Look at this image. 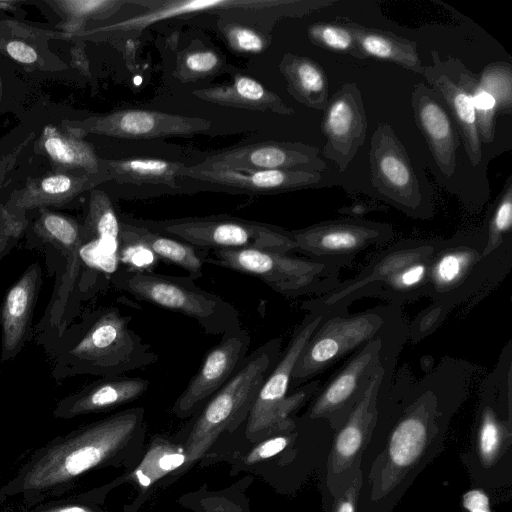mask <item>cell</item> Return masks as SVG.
<instances>
[{"instance_id": "obj_1", "label": "cell", "mask_w": 512, "mask_h": 512, "mask_svg": "<svg viewBox=\"0 0 512 512\" xmlns=\"http://www.w3.org/2000/svg\"><path fill=\"white\" fill-rule=\"evenodd\" d=\"M436 370L416 384H381L377 415L362 453L358 512H393L440 454L464 384Z\"/></svg>"}, {"instance_id": "obj_2", "label": "cell", "mask_w": 512, "mask_h": 512, "mask_svg": "<svg viewBox=\"0 0 512 512\" xmlns=\"http://www.w3.org/2000/svg\"><path fill=\"white\" fill-rule=\"evenodd\" d=\"M145 411L133 407L83 426L57 439L26 467L20 488L42 492L74 481L84 473L125 460L142 450Z\"/></svg>"}, {"instance_id": "obj_3", "label": "cell", "mask_w": 512, "mask_h": 512, "mask_svg": "<svg viewBox=\"0 0 512 512\" xmlns=\"http://www.w3.org/2000/svg\"><path fill=\"white\" fill-rule=\"evenodd\" d=\"M130 321L114 306L83 316L53 355L54 377H112L154 364L158 355L129 327Z\"/></svg>"}, {"instance_id": "obj_4", "label": "cell", "mask_w": 512, "mask_h": 512, "mask_svg": "<svg viewBox=\"0 0 512 512\" xmlns=\"http://www.w3.org/2000/svg\"><path fill=\"white\" fill-rule=\"evenodd\" d=\"M511 380L507 356L483 385L470 443L461 455L474 485L483 490L512 484Z\"/></svg>"}, {"instance_id": "obj_5", "label": "cell", "mask_w": 512, "mask_h": 512, "mask_svg": "<svg viewBox=\"0 0 512 512\" xmlns=\"http://www.w3.org/2000/svg\"><path fill=\"white\" fill-rule=\"evenodd\" d=\"M437 242L411 240L394 244L376 256L355 278L330 293L305 301L304 310L347 309L362 297H380L393 303L425 296L430 262Z\"/></svg>"}, {"instance_id": "obj_6", "label": "cell", "mask_w": 512, "mask_h": 512, "mask_svg": "<svg viewBox=\"0 0 512 512\" xmlns=\"http://www.w3.org/2000/svg\"><path fill=\"white\" fill-rule=\"evenodd\" d=\"M281 338H273L248 354L235 375L194 414L184 441L185 465L175 475L192 467L225 431L246 421L266 377L281 355Z\"/></svg>"}, {"instance_id": "obj_7", "label": "cell", "mask_w": 512, "mask_h": 512, "mask_svg": "<svg viewBox=\"0 0 512 512\" xmlns=\"http://www.w3.org/2000/svg\"><path fill=\"white\" fill-rule=\"evenodd\" d=\"M402 327L398 307H375L348 314L347 309L327 315L303 348L292 372L290 390L312 381L344 356L354 354L372 339Z\"/></svg>"}, {"instance_id": "obj_8", "label": "cell", "mask_w": 512, "mask_h": 512, "mask_svg": "<svg viewBox=\"0 0 512 512\" xmlns=\"http://www.w3.org/2000/svg\"><path fill=\"white\" fill-rule=\"evenodd\" d=\"M306 311L286 349L281 352L274 368L264 380L250 409L246 419L245 436L251 442H258L291 427L296 420L295 413L311 400L320 388V382L312 380L289 394L295 364L306 343L327 315V311Z\"/></svg>"}, {"instance_id": "obj_9", "label": "cell", "mask_w": 512, "mask_h": 512, "mask_svg": "<svg viewBox=\"0 0 512 512\" xmlns=\"http://www.w3.org/2000/svg\"><path fill=\"white\" fill-rule=\"evenodd\" d=\"M191 276L121 268L114 286L135 298L195 320L205 333L223 335L240 328L237 309L220 296L195 284Z\"/></svg>"}, {"instance_id": "obj_10", "label": "cell", "mask_w": 512, "mask_h": 512, "mask_svg": "<svg viewBox=\"0 0 512 512\" xmlns=\"http://www.w3.org/2000/svg\"><path fill=\"white\" fill-rule=\"evenodd\" d=\"M205 263L256 277L274 291L299 297L326 295L340 284V268L332 263L259 249H212Z\"/></svg>"}, {"instance_id": "obj_11", "label": "cell", "mask_w": 512, "mask_h": 512, "mask_svg": "<svg viewBox=\"0 0 512 512\" xmlns=\"http://www.w3.org/2000/svg\"><path fill=\"white\" fill-rule=\"evenodd\" d=\"M137 4L148 9L91 32L132 37L146 27L163 20L205 13L232 16L244 22H260L270 27L278 19L303 17L317 10V3L314 0H164L137 1Z\"/></svg>"}, {"instance_id": "obj_12", "label": "cell", "mask_w": 512, "mask_h": 512, "mask_svg": "<svg viewBox=\"0 0 512 512\" xmlns=\"http://www.w3.org/2000/svg\"><path fill=\"white\" fill-rule=\"evenodd\" d=\"M141 225L194 247L259 249L281 253L296 251L290 233L281 227L227 215L166 220L136 219Z\"/></svg>"}, {"instance_id": "obj_13", "label": "cell", "mask_w": 512, "mask_h": 512, "mask_svg": "<svg viewBox=\"0 0 512 512\" xmlns=\"http://www.w3.org/2000/svg\"><path fill=\"white\" fill-rule=\"evenodd\" d=\"M371 183L387 203L415 219L433 216V193L425 174H419L404 145L387 123L377 126L370 141Z\"/></svg>"}, {"instance_id": "obj_14", "label": "cell", "mask_w": 512, "mask_h": 512, "mask_svg": "<svg viewBox=\"0 0 512 512\" xmlns=\"http://www.w3.org/2000/svg\"><path fill=\"white\" fill-rule=\"evenodd\" d=\"M485 244V236H461L437 242L425 295L447 312L480 289L490 276H495V257L499 249L483 257Z\"/></svg>"}, {"instance_id": "obj_15", "label": "cell", "mask_w": 512, "mask_h": 512, "mask_svg": "<svg viewBox=\"0 0 512 512\" xmlns=\"http://www.w3.org/2000/svg\"><path fill=\"white\" fill-rule=\"evenodd\" d=\"M401 327L376 337L356 351L352 358L313 395L303 417L323 419L336 431L362 398L381 365L392 364V345Z\"/></svg>"}, {"instance_id": "obj_16", "label": "cell", "mask_w": 512, "mask_h": 512, "mask_svg": "<svg viewBox=\"0 0 512 512\" xmlns=\"http://www.w3.org/2000/svg\"><path fill=\"white\" fill-rule=\"evenodd\" d=\"M388 368L381 365L347 420L333 433L322 492L334 497L348 489L360 472L361 456L376 422L377 400Z\"/></svg>"}, {"instance_id": "obj_17", "label": "cell", "mask_w": 512, "mask_h": 512, "mask_svg": "<svg viewBox=\"0 0 512 512\" xmlns=\"http://www.w3.org/2000/svg\"><path fill=\"white\" fill-rule=\"evenodd\" d=\"M290 233L296 251L339 268L351 263L356 255L368 248L393 238L391 225L361 218L323 221Z\"/></svg>"}, {"instance_id": "obj_18", "label": "cell", "mask_w": 512, "mask_h": 512, "mask_svg": "<svg viewBox=\"0 0 512 512\" xmlns=\"http://www.w3.org/2000/svg\"><path fill=\"white\" fill-rule=\"evenodd\" d=\"M191 191L267 195L318 186L323 175L306 170H250L200 163L182 172Z\"/></svg>"}, {"instance_id": "obj_19", "label": "cell", "mask_w": 512, "mask_h": 512, "mask_svg": "<svg viewBox=\"0 0 512 512\" xmlns=\"http://www.w3.org/2000/svg\"><path fill=\"white\" fill-rule=\"evenodd\" d=\"M432 61L424 66L422 75L445 102L463 141L465 152L473 166L482 159V143L471 94V80L475 73L459 59H442L435 50Z\"/></svg>"}, {"instance_id": "obj_20", "label": "cell", "mask_w": 512, "mask_h": 512, "mask_svg": "<svg viewBox=\"0 0 512 512\" xmlns=\"http://www.w3.org/2000/svg\"><path fill=\"white\" fill-rule=\"evenodd\" d=\"M251 343L248 332L241 327L222 335L218 344L204 356L197 372L172 406L179 418L194 415L239 370Z\"/></svg>"}, {"instance_id": "obj_21", "label": "cell", "mask_w": 512, "mask_h": 512, "mask_svg": "<svg viewBox=\"0 0 512 512\" xmlns=\"http://www.w3.org/2000/svg\"><path fill=\"white\" fill-rule=\"evenodd\" d=\"M74 124L75 128L71 129L81 133L129 139L193 135L211 127V122L206 119L144 109L119 110Z\"/></svg>"}, {"instance_id": "obj_22", "label": "cell", "mask_w": 512, "mask_h": 512, "mask_svg": "<svg viewBox=\"0 0 512 512\" xmlns=\"http://www.w3.org/2000/svg\"><path fill=\"white\" fill-rule=\"evenodd\" d=\"M367 128L361 91L347 82L329 98L324 110L321 130L326 144L322 153L344 171L364 144Z\"/></svg>"}, {"instance_id": "obj_23", "label": "cell", "mask_w": 512, "mask_h": 512, "mask_svg": "<svg viewBox=\"0 0 512 512\" xmlns=\"http://www.w3.org/2000/svg\"><path fill=\"white\" fill-rule=\"evenodd\" d=\"M37 235L65 256V268L44 317L46 328L59 330L70 296L82 268L81 250L86 244L83 227L66 216L44 212L35 224Z\"/></svg>"}, {"instance_id": "obj_24", "label": "cell", "mask_w": 512, "mask_h": 512, "mask_svg": "<svg viewBox=\"0 0 512 512\" xmlns=\"http://www.w3.org/2000/svg\"><path fill=\"white\" fill-rule=\"evenodd\" d=\"M411 106L438 170L445 177L453 176L460 135L445 102L431 87L418 83L411 93Z\"/></svg>"}, {"instance_id": "obj_25", "label": "cell", "mask_w": 512, "mask_h": 512, "mask_svg": "<svg viewBox=\"0 0 512 512\" xmlns=\"http://www.w3.org/2000/svg\"><path fill=\"white\" fill-rule=\"evenodd\" d=\"M319 149L300 142H263L230 149L202 163L250 170H306L322 172L327 164Z\"/></svg>"}, {"instance_id": "obj_26", "label": "cell", "mask_w": 512, "mask_h": 512, "mask_svg": "<svg viewBox=\"0 0 512 512\" xmlns=\"http://www.w3.org/2000/svg\"><path fill=\"white\" fill-rule=\"evenodd\" d=\"M149 385V380L142 377H102L63 398L57 404L54 415L59 418H73L107 411L137 400L149 389Z\"/></svg>"}, {"instance_id": "obj_27", "label": "cell", "mask_w": 512, "mask_h": 512, "mask_svg": "<svg viewBox=\"0 0 512 512\" xmlns=\"http://www.w3.org/2000/svg\"><path fill=\"white\" fill-rule=\"evenodd\" d=\"M41 285V267L34 263L7 291L0 312L2 361L22 349Z\"/></svg>"}, {"instance_id": "obj_28", "label": "cell", "mask_w": 512, "mask_h": 512, "mask_svg": "<svg viewBox=\"0 0 512 512\" xmlns=\"http://www.w3.org/2000/svg\"><path fill=\"white\" fill-rule=\"evenodd\" d=\"M185 462L184 442L180 443L162 435H155L139 463L108 484L106 488L129 483L139 490V497L145 496L160 480L180 470Z\"/></svg>"}, {"instance_id": "obj_29", "label": "cell", "mask_w": 512, "mask_h": 512, "mask_svg": "<svg viewBox=\"0 0 512 512\" xmlns=\"http://www.w3.org/2000/svg\"><path fill=\"white\" fill-rule=\"evenodd\" d=\"M186 166L181 162L158 158H128L102 161L106 180L130 186H152L164 192H184L186 182L182 172Z\"/></svg>"}, {"instance_id": "obj_30", "label": "cell", "mask_w": 512, "mask_h": 512, "mask_svg": "<svg viewBox=\"0 0 512 512\" xmlns=\"http://www.w3.org/2000/svg\"><path fill=\"white\" fill-rule=\"evenodd\" d=\"M196 97L223 106L261 110L290 115L294 110L281 98L247 75H235L231 83L193 91Z\"/></svg>"}, {"instance_id": "obj_31", "label": "cell", "mask_w": 512, "mask_h": 512, "mask_svg": "<svg viewBox=\"0 0 512 512\" xmlns=\"http://www.w3.org/2000/svg\"><path fill=\"white\" fill-rule=\"evenodd\" d=\"M120 229L139 241L156 258L179 266L194 279L203 276L208 250L153 231L138 223L134 218L120 219Z\"/></svg>"}, {"instance_id": "obj_32", "label": "cell", "mask_w": 512, "mask_h": 512, "mask_svg": "<svg viewBox=\"0 0 512 512\" xmlns=\"http://www.w3.org/2000/svg\"><path fill=\"white\" fill-rule=\"evenodd\" d=\"M344 24L353 33L366 59L375 58L392 62L422 75L424 66L420 60L416 42L389 31L365 27L356 22H344Z\"/></svg>"}, {"instance_id": "obj_33", "label": "cell", "mask_w": 512, "mask_h": 512, "mask_svg": "<svg viewBox=\"0 0 512 512\" xmlns=\"http://www.w3.org/2000/svg\"><path fill=\"white\" fill-rule=\"evenodd\" d=\"M103 175L86 173L81 176L53 174L33 180L12 199L16 209H33L47 205L63 204L98 182L105 181Z\"/></svg>"}, {"instance_id": "obj_34", "label": "cell", "mask_w": 512, "mask_h": 512, "mask_svg": "<svg viewBox=\"0 0 512 512\" xmlns=\"http://www.w3.org/2000/svg\"><path fill=\"white\" fill-rule=\"evenodd\" d=\"M289 93L309 108L324 111L328 104V85L323 68L313 59L285 54L280 62Z\"/></svg>"}, {"instance_id": "obj_35", "label": "cell", "mask_w": 512, "mask_h": 512, "mask_svg": "<svg viewBox=\"0 0 512 512\" xmlns=\"http://www.w3.org/2000/svg\"><path fill=\"white\" fill-rule=\"evenodd\" d=\"M40 144L47 156L57 165L81 168L86 173L105 177L102 161L89 143L83 141L80 135L74 134L72 129L62 132L59 128L48 125L43 130Z\"/></svg>"}, {"instance_id": "obj_36", "label": "cell", "mask_w": 512, "mask_h": 512, "mask_svg": "<svg viewBox=\"0 0 512 512\" xmlns=\"http://www.w3.org/2000/svg\"><path fill=\"white\" fill-rule=\"evenodd\" d=\"M83 231L86 244L95 240L118 244L120 218L110 198L103 191H92Z\"/></svg>"}, {"instance_id": "obj_37", "label": "cell", "mask_w": 512, "mask_h": 512, "mask_svg": "<svg viewBox=\"0 0 512 512\" xmlns=\"http://www.w3.org/2000/svg\"><path fill=\"white\" fill-rule=\"evenodd\" d=\"M310 41L322 48L347 54L357 59L366 57L359 49L353 33L344 22H316L307 29Z\"/></svg>"}, {"instance_id": "obj_38", "label": "cell", "mask_w": 512, "mask_h": 512, "mask_svg": "<svg viewBox=\"0 0 512 512\" xmlns=\"http://www.w3.org/2000/svg\"><path fill=\"white\" fill-rule=\"evenodd\" d=\"M512 227V177L506 180L489 221L483 257H487L504 245Z\"/></svg>"}, {"instance_id": "obj_39", "label": "cell", "mask_w": 512, "mask_h": 512, "mask_svg": "<svg viewBox=\"0 0 512 512\" xmlns=\"http://www.w3.org/2000/svg\"><path fill=\"white\" fill-rule=\"evenodd\" d=\"M479 83L493 96L497 112L512 111V67L507 62L488 64L478 75Z\"/></svg>"}, {"instance_id": "obj_40", "label": "cell", "mask_w": 512, "mask_h": 512, "mask_svg": "<svg viewBox=\"0 0 512 512\" xmlns=\"http://www.w3.org/2000/svg\"><path fill=\"white\" fill-rule=\"evenodd\" d=\"M477 127L482 144H490L495 136L496 101L479 83L475 74L470 84Z\"/></svg>"}, {"instance_id": "obj_41", "label": "cell", "mask_w": 512, "mask_h": 512, "mask_svg": "<svg viewBox=\"0 0 512 512\" xmlns=\"http://www.w3.org/2000/svg\"><path fill=\"white\" fill-rule=\"evenodd\" d=\"M220 27L227 43L235 51L241 53H260L268 45L267 38L259 31L238 22L225 23L220 21Z\"/></svg>"}, {"instance_id": "obj_42", "label": "cell", "mask_w": 512, "mask_h": 512, "mask_svg": "<svg viewBox=\"0 0 512 512\" xmlns=\"http://www.w3.org/2000/svg\"><path fill=\"white\" fill-rule=\"evenodd\" d=\"M298 425L299 419H296L291 427L256 442V445L245 456V463L256 464L279 455L298 436Z\"/></svg>"}, {"instance_id": "obj_43", "label": "cell", "mask_w": 512, "mask_h": 512, "mask_svg": "<svg viewBox=\"0 0 512 512\" xmlns=\"http://www.w3.org/2000/svg\"><path fill=\"white\" fill-rule=\"evenodd\" d=\"M179 66L184 77L198 78L217 71L221 66V60L213 50H192L181 58Z\"/></svg>"}, {"instance_id": "obj_44", "label": "cell", "mask_w": 512, "mask_h": 512, "mask_svg": "<svg viewBox=\"0 0 512 512\" xmlns=\"http://www.w3.org/2000/svg\"><path fill=\"white\" fill-rule=\"evenodd\" d=\"M124 4H136V1L123 0H72L59 1L57 5L68 15L88 18L113 13Z\"/></svg>"}, {"instance_id": "obj_45", "label": "cell", "mask_w": 512, "mask_h": 512, "mask_svg": "<svg viewBox=\"0 0 512 512\" xmlns=\"http://www.w3.org/2000/svg\"><path fill=\"white\" fill-rule=\"evenodd\" d=\"M362 485L361 471L357 474L351 485L338 496L331 497L323 494V507L325 512H358L359 494Z\"/></svg>"}, {"instance_id": "obj_46", "label": "cell", "mask_w": 512, "mask_h": 512, "mask_svg": "<svg viewBox=\"0 0 512 512\" xmlns=\"http://www.w3.org/2000/svg\"><path fill=\"white\" fill-rule=\"evenodd\" d=\"M23 224L8 212L0 214V257L7 253L20 236Z\"/></svg>"}, {"instance_id": "obj_47", "label": "cell", "mask_w": 512, "mask_h": 512, "mask_svg": "<svg viewBox=\"0 0 512 512\" xmlns=\"http://www.w3.org/2000/svg\"><path fill=\"white\" fill-rule=\"evenodd\" d=\"M462 506L468 512H493L490 509L489 496L480 488H473L464 493Z\"/></svg>"}, {"instance_id": "obj_48", "label": "cell", "mask_w": 512, "mask_h": 512, "mask_svg": "<svg viewBox=\"0 0 512 512\" xmlns=\"http://www.w3.org/2000/svg\"><path fill=\"white\" fill-rule=\"evenodd\" d=\"M7 54L14 60L23 64H33L38 55L33 47L19 40H12L6 45Z\"/></svg>"}, {"instance_id": "obj_49", "label": "cell", "mask_w": 512, "mask_h": 512, "mask_svg": "<svg viewBox=\"0 0 512 512\" xmlns=\"http://www.w3.org/2000/svg\"><path fill=\"white\" fill-rule=\"evenodd\" d=\"M204 504H206L204 506L205 512H246L243 507L225 496L207 498L204 500Z\"/></svg>"}, {"instance_id": "obj_50", "label": "cell", "mask_w": 512, "mask_h": 512, "mask_svg": "<svg viewBox=\"0 0 512 512\" xmlns=\"http://www.w3.org/2000/svg\"><path fill=\"white\" fill-rule=\"evenodd\" d=\"M36 512H102L90 505L79 503H66L45 507Z\"/></svg>"}, {"instance_id": "obj_51", "label": "cell", "mask_w": 512, "mask_h": 512, "mask_svg": "<svg viewBox=\"0 0 512 512\" xmlns=\"http://www.w3.org/2000/svg\"><path fill=\"white\" fill-rule=\"evenodd\" d=\"M376 205H368L366 203H355L351 206L343 207L339 209L340 213H344L347 215H363L369 212L371 209H375Z\"/></svg>"}, {"instance_id": "obj_52", "label": "cell", "mask_w": 512, "mask_h": 512, "mask_svg": "<svg viewBox=\"0 0 512 512\" xmlns=\"http://www.w3.org/2000/svg\"><path fill=\"white\" fill-rule=\"evenodd\" d=\"M12 4H14L12 1H0V9H8Z\"/></svg>"}]
</instances>
